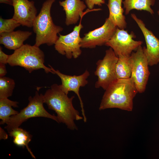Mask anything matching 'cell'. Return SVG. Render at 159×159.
<instances>
[{"mask_svg": "<svg viewBox=\"0 0 159 159\" xmlns=\"http://www.w3.org/2000/svg\"><path fill=\"white\" fill-rule=\"evenodd\" d=\"M49 66L55 74H57L60 78L62 82L60 85L62 91L67 95L69 92L72 91L77 95L80 102L83 120L84 122H86L87 119L79 91L80 87H84L87 84V79L90 75L89 72L86 70L80 75H69L63 74L59 70L54 69L51 65Z\"/></svg>", "mask_w": 159, "mask_h": 159, "instance_id": "cell-10", "label": "cell"}, {"mask_svg": "<svg viewBox=\"0 0 159 159\" xmlns=\"http://www.w3.org/2000/svg\"><path fill=\"white\" fill-rule=\"evenodd\" d=\"M118 59L117 56L110 47L105 51V55L102 59L97 62L95 74L97 77L95 84L96 88L102 87L106 90L117 79L115 72V66Z\"/></svg>", "mask_w": 159, "mask_h": 159, "instance_id": "cell-6", "label": "cell"}, {"mask_svg": "<svg viewBox=\"0 0 159 159\" xmlns=\"http://www.w3.org/2000/svg\"><path fill=\"white\" fill-rule=\"evenodd\" d=\"M9 135L13 138V143L16 145L24 148L26 147L32 157H36L29 146V144L31 140L32 136L26 130L19 127L13 129L8 132Z\"/></svg>", "mask_w": 159, "mask_h": 159, "instance_id": "cell-17", "label": "cell"}, {"mask_svg": "<svg viewBox=\"0 0 159 159\" xmlns=\"http://www.w3.org/2000/svg\"><path fill=\"white\" fill-rule=\"evenodd\" d=\"M117 28L107 18L101 26L84 34L82 38L81 47L92 49L97 46L105 45L114 34Z\"/></svg>", "mask_w": 159, "mask_h": 159, "instance_id": "cell-11", "label": "cell"}, {"mask_svg": "<svg viewBox=\"0 0 159 159\" xmlns=\"http://www.w3.org/2000/svg\"><path fill=\"white\" fill-rule=\"evenodd\" d=\"M130 57L132 67L130 77L138 92L143 93L145 90L150 73L148 61L141 45Z\"/></svg>", "mask_w": 159, "mask_h": 159, "instance_id": "cell-7", "label": "cell"}, {"mask_svg": "<svg viewBox=\"0 0 159 159\" xmlns=\"http://www.w3.org/2000/svg\"><path fill=\"white\" fill-rule=\"evenodd\" d=\"M130 55H120L115 66V72L117 79H126L130 77L131 64Z\"/></svg>", "mask_w": 159, "mask_h": 159, "instance_id": "cell-20", "label": "cell"}, {"mask_svg": "<svg viewBox=\"0 0 159 159\" xmlns=\"http://www.w3.org/2000/svg\"><path fill=\"white\" fill-rule=\"evenodd\" d=\"M138 92L131 77L126 79H117L105 90L99 110L117 108L132 111L133 99Z\"/></svg>", "mask_w": 159, "mask_h": 159, "instance_id": "cell-2", "label": "cell"}, {"mask_svg": "<svg viewBox=\"0 0 159 159\" xmlns=\"http://www.w3.org/2000/svg\"><path fill=\"white\" fill-rule=\"evenodd\" d=\"M9 55L5 54L2 50V48L0 47V64H6Z\"/></svg>", "mask_w": 159, "mask_h": 159, "instance_id": "cell-24", "label": "cell"}, {"mask_svg": "<svg viewBox=\"0 0 159 159\" xmlns=\"http://www.w3.org/2000/svg\"><path fill=\"white\" fill-rule=\"evenodd\" d=\"M29 102L27 105L21 110L16 115L11 116L5 127L9 132L13 129L19 127L28 119L33 117H42L52 119L58 122L57 116L51 115L44 108L43 95L39 94L38 91L32 97L28 98Z\"/></svg>", "mask_w": 159, "mask_h": 159, "instance_id": "cell-5", "label": "cell"}, {"mask_svg": "<svg viewBox=\"0 0 159 159\" xmlns=\"http://www.w3.org/2000/svg\"><path fill=\"white\" fill-rule=\"evenodd\" d=\"M156 0H124L122 1L126 15L129 14L132 9L144 10L149 12L151 14L154 11L151 6L155 4Z\"/></svg>", "mask_w": 159, "mask_h": 159, "instance_id": "cell-18", "label": "cell"}, {"mask_svg": "<svg viewBox=\"0 0 159 159\" xmlns=\"http://www.w3.org/2000/svg\"><path fill=\"white\" fill-rule=\"evenodd\" d=\"M43 97L44 103L49 109L57 114L58 123L65 124L70 130H77L74 121L80 120L83 118L73 106L74 96L68 97L62 90L60 85L54 84L46 91Z\"/></svg>", "mask_w": 159, "mask_h": 159, "instance_id": "cell-1", "label": "cell"}, {"mask_svg": "<svg viewBox=\"0 0 159 159\" xmlns=\"http://www.w3.org/2000/svg\"><path fill=\"white\" fill-rule=\"evenodd\" d=\"M55 0L45 1L34 20L32 27L36 34L34 45L39 47L44 44L48 46L54 44L59 38L57 34L63 30L62 27L54 24L51 16V8Z\"/></svg>", "mask_w": 159, "mask_h": 159, "instance_id": "cell-3", "label": "cell"}, {"mask_svg": "<svg viewBox=\"0 0 159 159\" xmlns=\"http://www.w3.org/2000/svg\"><path fill=\"white\" fill-rule=\"evenodd\" d=\"M85 1V4L90 10H92L95 5L101 6L105 3V0H83Z\"/></svg>", "mask_w": 159, "mask_h": 159, "instance_id": "cell-23", "label": "cell"}, {"mask_svg": "<svg viewBox=\"0 0 159 159\" xmlns=\"http://www.w3.org/2000/svg\"><path fill=\"white\" fill-rule=\"evenodd\" d=\"M32 34L29 31L21 30L0 33V44L8 49L15 50L21 47Z\"/></svg>", "mask_w": 159, "mask_h": 159, "instance_id": "cell-15", "label": "cell"}, {"mask_svg": "<svg viewBox=\"0 0 159 159\" xmlns=\"http://www.w3.org/2000/svg\"><path fill=\"white\" fill-rule=\"evenodd\" d=\"M44 54L39 47L28 44H23L14 53L9 55L7 63L11 66L23 67L30 73L41 69L46 73H55L51 68L44 64Z\"/></svg>", "mask_w": 159, "mask_h": 159, "instance_id": "cell-4", "label": "cell"}, {"mask_svg": "<svg viewBox=\"0 0 159 159\" xmlns=\"http://www.w3.org/2000/svg\"><path fill=\"white\" fill-rule=\"evenodd\" d=\"M131 16L137 24L144 36L146 47H143V48L149 66L157 64L159 62V39L146 27L143 21L135 14H131Z\"/></svg>", "mask_w": 159, "mask_h": 159, "instance_id": "cell-12", "label": "cell"}, {"mask_svg": "<svg viewBox=\"0 0 159 159\" xmlns=\"http://www.w3.org/2000/svg\"><path fill=\"white\" fill-rule=\"evenodd\" d=\"M14 10L12 18L23 26L33 27L37 10L34 2L28 0H12Z\"/></svg>", "mask_w": 159, "mask_h": 159, "instance_id": "cell-13", "label": "cell"}, {"mask_svg": "<svg viewBox=\"0 0 159 159\" xmlns=\"http://www.w3.org/2000/svg\"><path fill=\"white\" fill-rule=\"evenodd\" d=\"M18 102L10 100L8 98L0 99L1 125L6 124L11 116L16 115L19 112L12 107H18Z\"/></svg>", "mask_w": 159, "mask_h": 159, "instance_id": "cell-19", "label": "cell"}, {"mask_svg": "<svg viewBox=\"0 0 159 159\" xmlns=\"http://www.w3.org/2000/svg\"><path fill=\"white\" fill-rule=\"evenodd\" d=\"M83 16L80 18L79 24L75 26L71 33L64 35L59 34L58 39L54 44L55 49L59 53L65 55L67 59L77 58L81 54L82 38L80 32L83 27L81 24Z\"/></svg>", "mask_w": 159, "mask_h": 159, "instance_id": "cell-8", "label": "cell"}, {"mask_svg": "<svg viewBox=\"0 0 159 159\" xmlns=\"http://www.w3.org/2000/svg\"><path fill=\"white\" fill-rule=\"evenodd\" d=\"M21 25L20 23L12 18L5 19L0 16V33L13 32L16 28Z\"/></svg>", "mask_w": 159, "mask_h": 159, "instance_id": "cell-22", "label": "cell"}, {"mask_svg": "<svg viewBox=\"0 0 159 159\" xmlns=\"http://www.w3.org/2000/svg\"><path fill=\"white\" fill-rule=\"evenodd\" d=\"M135 37L133 32L129 34L127 30L117 27L105 45L111 48L117 56L120 55L130 56L143 43L142 41L134 40L133 38Z\"/></svg>", "mask_w": 159, "mask_h": 159, "instance_id": "cell-9", "label": "cell"}, {"mask_svg": "<svg viewBox=\"0 0 159 159\" xmlns=\"http://www.w3.org/2000/svg\"><path fill=\"white\" fill-rule=\"evenodd\" d=\"M157 13H158V15L159 16V9L157 11Z\"/></svg>", "mask_w": 159, "mask_h": 159, "instance_id": "cell-28", "label": "cell"}, {"mask_svg": "<svg viewBox=\"0 0 159 159\" xmlns=\"http://www.w3.org/2000/svg\"><path fill=\"white\" fill-rule=\"evenodd\" d=\"M7 73L5 64H0V77L4 76Z\"/></svg>", "mask_w": 159, "mask_h": 159, "instance_id": "cell-25", "label": "cell"}, {"mask_svg": "<svg viewBox=\"0 0 159 159\" xmlns=\"http://www.w3.org/2000/svg\"><path fill=\"white\" fill-rule=\"evenodd\" d=\"M8 135L5 131L1 127H0V139L6 140L8 138Z\"/></svg>", "mask_w": 159, "mask_h": 159, "instance_id": "cell-26", "label": "cell"}, {"mask_svg": "<svg viewBox=\"0 0 159 159\" xmlns=\"http://www.w3.org/2000/svg\"><path fill=\"white\" fill-rule=\"evenodd\" d=\"M123 0H108L107 6L109 10L108 18L116 27L124 29L127 27L124 10L122 7Z\"/></svg>", "mask_w": 159, "mask_h": 159, "instance_id": "cell-16", "label": "cell"}, {"mask_svg": "<svg viewBox=\"0 0 159 159\" xmlns=\"http://www.w3.org/2000/svg\"><path fill=\"white\" fill-rule=\"evenodd\" d=\"M0 3L5 4L12 6V0H0Z\"/></svg>", "mask_w": 159, "mask_h": 159, "instance_id": "cell-27", "label": "cell"}, {"mask_svg": "<svg viewBox=\"0 0 159 159\" xmlns=\"http://www.w3.org/2000/svg\"><path fill=\"white\" fill-rule=\"evenodd\" d=\"M59 3L65 12V23L67 26L76 24L80 18L88 12L101 10L100 9L92 10L88 9L84 12L83 11L87 6L83 1L81 0H64L59 1Z\"/></svg>", "mask_w": 159, "mask_h": 159, "instance_id": "cell-14", "label": "cell"}, {"mask_svg": "<svg viewBox=\"0 0 159 159\" xmlns=\"http://www.w3.org/2000/svg\"><path fill=\"white\" fill-rule=\"evenodd\" d=\"M15 85L13 79L4 76L0 77V99L11 96Z\"/></svg>", "mask_w": 159, "mask_h": 159, "instance_id": "cell-21", "label": "cell"}]
</instances>
